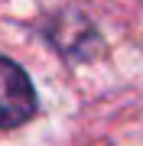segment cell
Here are the masks:
<instances>
[{
	"label": "cell",
	"instance_id": "6da1fadb",
	"mask_svg": "<svg viewBox=\"0 0 143 146\" xmlns=\"http://www.w3.org/2000/svg\"><path fill=\"white\" fill-rule=\"evenodd\" d=\"M36 110V94L16 62L0 58V127H20Z\"/></svg>",
	"mask_w": 143,
	"mask_h": 146
}]
</instances>
